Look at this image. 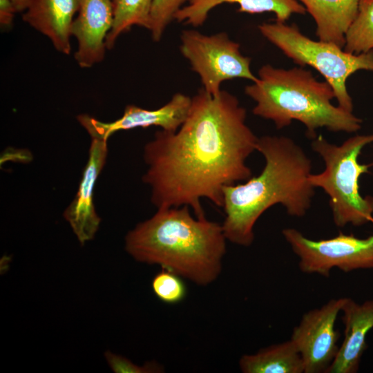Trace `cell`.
Instances as JSON below:
<instances>
[{
    "instance_id": "13",
    "label": "cell",
    "mask_w": 373,
    "mask_h": 373,
    "mask_svg": "<svg viewBox=\"0 0 373 373\" xmlns=\"http://www.w3.org/2000/svg\"><path fill=\"white\" fill-rule=\"evenodd\" d=\"M341 312L345 325L344 338L325 373L356 372L367 347V334L373 328V300L358 304L345 298Z\"/></svg>"
},
{
    "instance_id": "1",
    "label": "cell",
    "mask_w": 373,
    "mask_h": 373,
    "mask_svg": "<svg viewBox=\"0 0 373 373\" xmlns=\"http://www.w3.org/2000/svg\"><path fill=\"white\" fill-rule=\"evenodd\" d=\"M246 117L235 95L223 90L212 95L202 88L180 127L157 131L144 146L142 182L151 203L157 209L186 205L198 218H206L202 198L222 207L223 188L251 177L246 161L258 137Z\"/></svg>"
},
{
    "instance_id": "2",
    "label": "cell",
    "mask_w": 373,
    "mask_h": 373,
    "mask_svg": "<svg viewBox=\"0 0 373 373\" xmlns=\"http://www.w3.org/2000/svg\"><path fill=\"white\" fill-rule=\"evenodd\" d=\"M256 151L265 160L261 173L222 189L224 236L243 247L253 243L255 224L271 207L280 204L289 216L303 217L314 194L309 180L312 162L291 138L262 136L258 138Z\"/></svg>"
},
{
    "instance_id": "24",
    "label": "cell",
    "mask_w": 373,
    "mask_h": 373,
    "mask_svg": "<svg viewBox=\"0 0 373 373\" xmlns=\"http://www.w3.org/2000/svg\"><path fill=\"white\" fill-rule=\"evenodd\" d=\"M14 4L17 12L25 11L30 0H10Z\"/></svg>"
},
{
    "instance_id": "6",
    "label": "cell",
    "mask_w": 373,
    "mask_h": 373,
    "mask_svg": "<svg viewBox=\"0 0 373 373\" xmlns=\"http://www.w3.org/2000/svg\"><path fill=\"white\" fill-rule=\"evenodd\" d=\"M258 29L294 63L318 70L332 87L338 106L352 113L353 103L346 81L358 70L373 71V50L358 55L349 53L334 43L311 39L295 24L263 23Z\"/></svg>"
},
{
    "instance_id": "17",
    "label": "cell",
    "mask_w": 373,
    "mask_h": 373,
    "mask_svg": "<svg viewBox=\"0 0 373 373\" xmlns=\"http://www.w3.org/2000/svg\"><path fill=\"white\" fill-rule=\"evenodd\" d=\"M239 367L244 373H304L301 356L290 339L242 355Z\"/></svg>"
},
{
    "instance_id": "21",
    "label": "cell",
    "mask_w": 373,
    "mask_h": 373,
    "mask_svg": "<svg viewBox=\"0 0 373 373\" xmlns=\"http://www.w3.org/2000/svg\"><path fill=\"white\" fill-rule=\"evenodd\" d=\"M187 0H153L149 30L154 41H159L168 25Z\"/></svg>"
},
{
    "instance_id": "7",
    "label": "cell",
    "mask_w": 373,
    "mask_h": 373,
    "mask_svg": "<svg viewBox=\"0 0 373 373\" xmlns=\"http://www.w3.org/2000/svg\"><path fill=\"white\" fill-rule=\"evenodd\" d=\"M180 40L181 53L199 75L202 88L207 93L218 95L221 84L227 80H258L251 70V58L241 54L240 45L230 39L227 33L207 35L195 30H184Z\"/></svg>"
},
{
    "instance_id": "20",
    "label": "cell",
    "mask_w": 373,
    "mask_h": 373,
    "mask_svg": "<svg viewBox=\"0 0 373 373\" xmlns=\"http://www.w3.org/2000/svg\"><path fill=\"white\" fill-rule=\"evenodd\" d=\"M151 287L157 298L167 304L178 303L186 294V288L181 277L164 269L153 277Z\"/></svg>"
},
{
    "instance_id": "11",
    "label": "cell",
    "mask_w": 373,
    "mask_h": 373,
    "mask_svg": "<svg viewBox=\"0 0 373 373\" xmlns=\"http://www.w3.org/2000/svg\"><path fill=\"white\" fill-rule=\"evenodd\" d=\"M107 142L104 139L91 138L88 159L78 190L63 214L82 245L95 237L101 222L95 208L93 193L96 181L106 161Z\"/></svg>"
},
{
    "instance_id": "18",
    "label": "cell",
    "mask_w": 373,
    "mask_h": 373,
    "mask_svg": "<svg viewBox=\"0 0 373 373\" xmlns=\"http://www.w3.org/2000/svg\"><path fill=\"white\" fill-rule=\"evenodd\" d=\"M153 0H113V23L109 31L106 45L112 49L123 33L133 26L149 29Z\"/></svg>"
},
{
    "instance_id": "4",
    "label": "cell",
    "mask_w": 373,
    "mask_h": 373,
    "mask_svg": "<svg viewBox=\"0 0 373 373\" xmlns=\"http://www.w3.org/2000/svg\"><path fill=\"white\" fill-rule=\"evenodd\" d=\"M245 93L256 102L255 115L271 120L277 128L299 121L310 139L317 137L319 128L349 133L361 128V119L332 104L335 95L331 85L301 67L283 69L265 64L258 70V80L247 86Z\"/></svg>"
},
{
    "instance_id": "16",
    "label": "cell",
    "mask_w": 373,
    "mask_h": 373,
    "mask_svg": "<svg viewBox=\"0 0 373 373\" xmlns=\"http://www.w3.org/2000/svg\"><path fill=\"white\" fill-rule=\"evenodd\" d=\"M314 18L319 40L344 48L345 34L355 19L360 0H298Z\"/></svg>"
},
{
    "instance_id": "5",
    "label": "cell",
    "mask_w": 373,
    "mask_h": 373,
    "mask_svg": "<svg viewBox=\"0 0 373 373\" xmlns=\"http://www.w3.org/2000/svg\"><path fill=\"white\" fill-rule=\"evenodd\" d=\"M372 142L373 132L350 137L341 145L329 143L322 135L313 139L312 148L323 160L325 169L312 173L309 180L314 188L328 195L334 222L338 227L361 226L372 220L373 197H363L358 184L370 165L360 164L358 158L363 148Z\"/></svg>"
},
{
    "instance_id": "9",
    "label": "cell",
    "mask_w": 373,
    "mask_h": 373,
    "mask_svg": "<svg viewBox=\"0 0 373 373\" xmlns=\"http://www.w3.org/2000/svg\"><path fill=\"white\" fill-rule=\"evenodd\" d=\"M345 298L329 300L308 311L293 329L290 340L301 356L304 373H325L334 360L339 348L335 323Z\"/></svg>"
},
{
    "instance_id": "12",
    "label": "cell",
    "mask_w": 373,
    "mask_h": 373,
    "mask_svg": "<svg viewBox=\"0 0 373 373\" xmlns=\"http://www.w3.org/2000/svg\"><path fill=\"white\" fill-rule=\"evenodd\" d=\"M113 23V0L81 1L71 27V35L77 41L74 57L79 67L88 68L104 59Z\"/></svg>"
},
{
    "instance_id": "14",
    "label": "cell",
    "mask_w": 373,
    "mask_h": 373,
    "mask_svg": "<svg viewBox=\"0 0 373 373\" xmlns=\"http://www.w3.org/2000/svg\"><path fill=\"white\" fill-rule=\"evenodd\" d=\"M82 0H30L23 20L64 55L71 52V27Z\"/></svg>"
},
{
    "instance_id": "8",
    "label": "cell",
    "mask_w": 373,
    "mask_h": 373,
    "mask_svg": "<svg viewBox=\"0 0 373 373\" xmlns=\"http://www.w3.org/2000/svg\"><path fill=\"white\" fill-rule=\"evenodd\" d=\"M283 237L298 257L301 271L328 277L338 268L344 272L373 269V235L358 238L340 232L335 237L314 240L294 228L283 230Z\"/></svg>"
},
{
    "instance_id": "23",
    "label": "cell",
    "mask_w": 373,
    "mask_h": 373,
    "mask_svg": "<svg viewBox=\"0 0 373 373\" xmlns=\"http://www.w3.org/2000/svg\"><path fill=\"white\" fill-rule=\"evenodd\" d=\"M17 12L10 0H0V24L7 28L12 24L15 14Z\"/></svg>"
},
{
    "instance_id": "19",
    "label": "cell",
    "mask_w": 373,
    "mask_h": 373,
    "mask_svg": "<svg viewBox=\"0 0 373 373\" xmlns=\"http://www.w3.org/2000/svg\"><path fill=\"white\" fill-rule=\"evenodd\" d=\"M343 50L358 55L373 50V0H360L355 19L345 34Z\"/></svg>"
},
{
    "instance_id": "15",
    "label": "cell",
    "mask_w": 373,
    "mask_h": 373,
    "mask_svg": "<svg viewBox=\"0 0 373 373\" xmlns=\"http://www.w3.org/2000/svg\"><path fill=\"white\" fill-rule=\"evenodd\" d=\"M224 3H238V11L250 14L272 12L276 21L285 23L291 15H304L306 9L297 0H190L175 15L174 19L194 27L204 23L208 13L216 6Z\"/></svg>"
},
{
    "instance_id": "10",
    "label": "cell",
    "mask_w": 373,
    "mask_h": 373,
    "mask_svg": "<svg viewBox=\"0 0 373 373\" xmlns=\"http://www.w3.org/2000/svg\"><path fill=\"white\" fill-rule=\"evenodd\" d=\"M192 97L178 93L164 106L153 110L135 105H127L123 115L111 122L99 121L89 115L81 114L77 119L88 132L90 138L108 140L114 133L135 128L158 126L169 132L176 131L189 114Z\"/></svg>"
},
{
    "instance_id": "22",
    "label": "cell",
    "mask_w": 373,
    "mask_h": 373,
    "mask_svg": "<svg viewBox=\"0 0 373 373\" xmlns=\"http://www.w3.org/2000/svg\"><path fill=\"white\" fill-rule=\"evenodd\" d=\"M105 358L115 373H155L164 372L162 365L153 361L147 362L143 365H138L132 363L129 359L117 355L108 351L104 354Z\"/></svg>"
},
{
    "instance_id": "3",
    "label": "cell",
    "mask_w": 373,
    "mask_h": 373,
    "mask_svg": "<svg viewBox=\"0 0 373 373\" xmlns=\"http://www.w3.org/2000/svg\"><path fill=\"white\" fill-rule=\"evenodd\" d=\"M227 241L222 224L193 216L184 205L157 209L127 233L124 248L138 262L207 286L222 271Z\"/></svg>"
}]
</instances>
